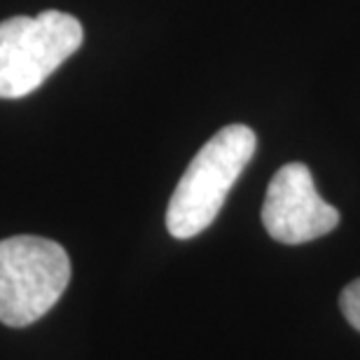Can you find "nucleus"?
I'll return each mask as SVG.
<instances>
[{
    "label": "nucleus",
    "mask_w": 360,
    "mask_h": 360,
    "mask_svg": "<svg viewBox=\"0 0 360 360\" xmlns=\"http://www.w3.org/2000/svg\"><path fill=\"white\" fill-rule=\"evenodd\" d=\"M257 139L246 124L222 127L194 155L167 208V229L174 239H192L213 225L229 190L255 155Z\"/></svg>",
    "instance_id": "obj_1"
},
{
    "label": "nucleus",
    "mask_w": 360,
    "mask_h": 360,
    "mask_svg": "<svg viewBox=\"0 0 360 360\" xmlns=\"http://www.w3.org/2000/svg\"><path fill=\"white\" fill-rule=\"evenodd\" d=\"M82 40L80 21L59 10L0 21V98H21L35 91L82 47Z\"/></svg>",
    "instance_id": "obj_2"
},
{
    "label": "nucleus",
    "mask_w": 360,
    "mask_h": 360,
    "mask_svg": "<svg viewBox=\"0 0 360 360\" xmlns=\"http://www.w3.org/2000/svg\"><path fill=\"white\" fill-rule=\"evenodd\" d=\"M70 283V257L61 243L42 236L0 241V323L26 328L40 321Z\"/></svg>",
    "instance_id": "obj_3"
},
{
    "label": "nucleus",
    "mask_w": 360,
    "mask_h": 360,
    "mask_svg": "<svg viewBox=\"0 0 360 360\" xmlns=\"http://www.w3.org/2000/svg\"><path fill=\"white\" fill-rule=\"evenodd\" d=\"M262 225L274 241L297 246L333 232L340 225V211L316 192L309 167L292 162L271 178L262 206Z\"/></svg>",
    "instance_id": "obj_4"
},
{
    "label": "nucleus",
    "mask_w": 360,
    "mask_h": 360,
    "mask_svg": "<svg viewBox=\"0 0 360 360\" xmlns=\"http://www.w3.org/2000/svg\"><path fill=\"white\" fill-rule=\"evenodd\" d=\"M340 307L344 316H347V321L360 333V278H356L354 283H349L342 290Z\"/></svg>",
    "instance_id": "obj_5"
}]
</instances>
